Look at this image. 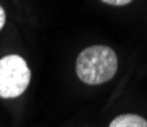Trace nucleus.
<instances>
[{
	"mask_svg": "<svg viewBox=\"0 0 147 127\" xmlns=\"http://www.w3.org/2000/svg\"><path fill=\"white\" fill-rule=\"evenodd\" d=\"M5 22H6V14H5V9L0 6V31L5 26Z\"/></svg>",
	"mask_w": 147,
	"mask_h": 127,
	"instance_id": "obj_5",
	"label": "nucleus"
},
{
	"mask_svg": "<svg viewBox=\"0 0 147 127\" xmlns=\"http://www.w3.org/2000/svg\"><path fill=\"white\" fill-rule=\"evenodd\" d=\"M75 71L78 78L86 84L96 86L107 83L118 71V57L112 48L94 44L80 52Z\"/></svg>",
	"mask_w": 147,
	"mask_h": 127,
	"instance_id": "obj_1",
	"label": "nucleus"
},
{
	"mask_svg": "<svg viewBox=\"0 0 147 127\" xmlns=\"http://www.w3.org/2000/svg\"><path fill=\"white\" fill-rule=\"evenodd\" d=\"M109 127H147V120L135 113H124L113 118Z\"/></svg>",
	"mask_w": 147,
	"mask_h": 127,
	"instance_id": "obj_3",
	"label": "nucleus"
},
{
	"mask_svg": "<svg viewBox=\"0 0 147 127\" xmlns=\"http://www.w3.org/2000/svg\"><path fill=\"white\" fill-rule=\"evenodd\" d=\"M31 81V69L20 55L11 54L0 58V98H17Z\"/></svg>",
	"mask_w": 147,
	"mask_h": 127,
	"instance_id": "obj_2",
	"label": "nucleus"
},
{
	"mask_svg": "<svg viewBox=\"0 0 147 127\" xmlns=\"http://www.w3.org/2000/svg\"><path fill=\"white\" fill-rule=\"evenodd\" d=\"M101 2L107 3L110 6H124V5H127V3H130L132 0H101Z\"/></svg>",
	"mask_w": 147,
	"mask_h": 127,
	"instance_id": "obj_4",
	"label": "nucleus"
}]
</instances>
